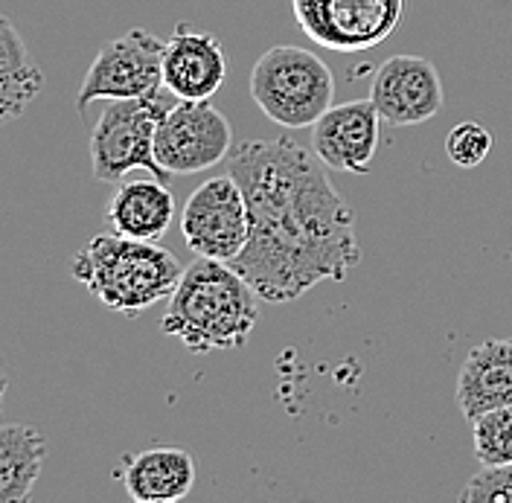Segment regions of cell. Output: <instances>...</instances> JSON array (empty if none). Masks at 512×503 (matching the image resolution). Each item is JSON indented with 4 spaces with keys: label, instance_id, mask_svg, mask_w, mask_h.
Segmentation results:
<instances>
[{
    "label": "cell",
    "instance_id": "cell-1",
    "mask_svg": "<svg viewBox=\"0 0 512 503\" xmlns=\"http://www.w3.org/2000/svg\"><path fill=\"white\" fill-rule=\"evenodd\" d=\"M227 172L248 198L251 236L230 268L265 303H291L315 285L344 283L361 262L355 213L315 152L291 137L245 140Z\"/></svg>",
    "mask_w": 512,
    "mask_h": 503
},
{
    "label": "cell",
    "instance_id": "cell-2",
    "mask_svg": "<svg viewBox=\"0 0 512 503\" xmlns=\"http://www.w3.org/2000/svg\"><path fill=\"white\" fill-rule=\"evenodd\" d=\"M259 294L230 262L198 256L169 297L160 329L190 352L239 349L259 320Z\"/></svg>",
    "mask_w": 512,
    "mask_h": 503
},
{
    "label": "cell",
    "instance_id": "cell-3",
    "mask_svg": "<svg viewBox=\"0 0 512 503\" xmlns=\"http://www.w3.org/2000/svg\"><path fill=\"white\" fill-rule=\"evenodd\" d=\"M70 274L111 312L137 317L172 297L184 277V265L158 242L102 233L73 256Z\"/></svg>",
    "mask_w": 512,
    "mask_h": 503
},
{
    "label": "cell",
    "instance_id": "cell-4",
    "mask_svg": "<svg viewBox=\"0 0 512 503\" xmlns=\"http://www.w3.org/2000/svg\"><path fill=\"white\" fill-rule=\"evenodd\" d=\"M256 108L280 128H312L332 108L335 79L329 64L306 47L280 44L265 50L251 70Z\"/></svg>",
    "mask_w": 512,
    "mask_h": 503
},
{
    "label": "cell",
    "instance_id": "cell-5",
    "mask_svg": "<svg viewBox=\"0 0 512 503\" xmlns=\"http://www.w3.org/2000/svg\"><path fill=\"white\" fill-rule=\"evenodd\" d=\"M169 108L160 91L137 99H108L91 131V169L99 184H123L134 169L169 181V172L155 158V137Z\"/></svg>",
    "mask_w": 512,
    "mask_h": 503
},
{
    "label": "cell",
    "instance_id": "cell-6",
    "mask_svg": "<svg viewBox=\"0 0 512 503\" xmlns=\"http://www.w3.org/2000/svg\"><path fill=\"white\" fill-rule=\"evenodd\" d=\"M303 35L332 53H364L402 27L408 0H291Z\"/></svg>",
    "mask_w": 512,
    "mask_h": 503
},
{
    "label": "cell",
    "instance_id": "cell-7",
    "mask_svg": "<svg viewBox=\"0 0 512 503\" xmlns=\"http://www.w3.org/2000/svg\"><path fill=\"white\" fill-rule=\"evenodd\" d=\"M163 50L166 41L146 30H128L111 38L88 67L76 108L88 111L99 99H137L163 88Z\"/></svg>",
    "mask_w": 512,
    "mask_h": 503
},
{
    "label": "cell",
    "instance_id": "cell-8",
    "mask_svg": "<svg viewBox=\"0 0 512 503\" xmlns=\"http://www.w3.org/2000/svg\"><path fill=\"white\" fill-rule=\"evenodd\" d=\"M181 233L195 256L233 262L245 251L251 236V213L245 192L230 172L204 181L187 198Z\"/></svg>",
    "mask_w": 512,
    "mask_h": 503
},
{
    "label": "cell",
    "instance_id": "cell-9",
    "mask_svg": "<svg viewBox=\"0 0 512 503\" xmlns=\"http://www.w3.org/2000/svg\"><path fill=\"white\" fill-rule=\"evenodd\" d=\"M233 128L210 99H181L155 137V158L169 175H195L230 155Z\"/></svg>",
    "mask_w": 512,
    "mask_h": 503
},
{
    "label": "cell",
    "instance_id": "cell-10",
    "mask_svg": "<svg viewBox=\"0 0 512 503\" xmlns=\"http://www.w3.org/2000/svg\"><path fill=\"white\" fill-rule=\"evenodd\" d=\"M370 99L384 123L419 126L443 111L446 91L440 70L422 56H393L379 67Z\"/></svg>",
    "mask_w": 512,
    "mask_h": 503
},
{
    "label": "cell",
    "instance_id": "cell-11",
    "mask_svg": "<svg viewBox=\"0 0 512 503\" xmlns=\"http://www.w3.org/2000/svg\"><path fill=\"white\" fill-rule=\"evenodd\" d=\"M379 120L373 99L335 105L312 126V152L332 172L370 175L379 152Z\"/></svg>",
    "mask_w": 512,
    "mask_h": 503
},
{
    "label": "cell",
    "instance_id": "cell-12",
    "mask_svg": "<svg viewBox=\"0 0 512 503\" xmlns=\"http://www.w3.org/2000/svg\"><path fill=\"white\" fill-rule=\"evenodd\" d=\"M227 59L222 41L210 32L178 27L163 50V88L178 99H210L222 91Z\"/></svg>",
    "mask_w": 512,
    "mask_h": 503
},
{
    "label": "cell",
    "instance_id": "cell-13",
    "mask_svg": "<svg viewBox=\"0 0 512 503\" xmlns=\"http://www.w3.org/2000/svg\"><path fill=\"white\" fill-rule=\"evenodd\" d=\"M120 480L137 503L184 501L195 486V460L190 451L172 445L146 448L123 457Z\"/></svg>",
    "mask_w": 512,
    "mask_h": 503
},
{
    "label": "cell",
    "instance_id": "cell-14",
    "mask_svg": "<svg viewBox=\"0 0 512 503\" xmlns=\"http://www.w3.org/2000/svg\"><path fill=\"white\" fill-rule=\"evenodd\" d=\"M457 405L466 422L495 408L512 405V338H489L478 344L457 376Z\"/></svg>",
    "mask_w": 512,
    "mask_h": 503
},
{
    "label": "cell",
    "instance_id": "cell-15",
    "mask_svg": "<svg viewBox=\"0 0 512 503\" xmlns=\"http://www.w3.org/2000/svg\"><path fill=\"white\" fill-rule=\"evenodd\" d=\"M105 216L111 230L120 236L158 242L175 219V195L166 187V181H158L155 175L140 181H123L111 195Z\"/></svg>",
    "mask_w": 512,
    "mask_h": 503
},
{
    "label": "cell",
    "instance_id": "cell-16",
    "mask_svg": "<svg viewBox=\"0 0 512 503\" xmlns=\"http://www.w3.org/2000/svg\"><path fill=\"white\" fill-rule=\"evenodd\" d=\"M44 88V73L30 56L21 32L0 15V123L18 120Z\"/></svg>",
    "mask_w": 512,
    "mask_h": 503
},
{
    "label": "cell",
    "instance_id": "cell-17",
    "mask_svg": "<svg viewBox=\"0 0 512 503\" xmlns=\"http://www.w3.org/2000/svg\"><path fill=\"white\" fill-rule=\"evenodd\" d=\"M47 460V440L32 425H0V503L30 501Z\"/></svg>",
    "mask_w": 512,
    "mask_h": 503
},
{
    "label": "cell",
    "instance_id": "cell-18",
    "mask_svg": "<svg viewBox=\"0 0 512 503\" xmlns=\"http://www.w3.org/2000/svg\"><path fill=\"white\" fill-rule=\"evenodd\" d=\"M469 425H472V445L480 466L512 463V405L486 410Z\"/></svg>",
    "mask_w": 512,
    "mask_h": 503
},
{
    "label": "cell",
    "instance_id": "cell-19",
    "mask_svg": "<svg viewBox=\"0 0 512 503\" xmlns=\"http://www.w3.org/2000/svg\"><path fill=\"white\" fill-rule=\"evenodd\" d=\"M492 146H495L492 131L486 126H480V123H472V120L457 123V126L448 131L446 137L448 160L454 166H460V169H475V166H480L483 160L489 158Z\"/></svg>",
    "mask_w": 512,
    "mask_h": 503
},
{
    "label": "cell",
    "instance_id": "cell-20",
    "mask_svg": "<svg viewBox=\"0 0 512 503\" xmlns=\"http://www.w3.org/2000/svg\"><path fill=\"white\" fill-rule=\"evenodd\" d=\"M463 503H512V463L483 466L460 492Z\"/></svg>",
    "mask_w": 512,
    "mask_h": 503
},
{
    "label": "cell",
    "instance_id": "cell-21",
    "mask_svg": "<svg viewBox=\"0 0 512 503\" xmlns=\"http://www.w3.org/2000/svg\"><path fill=\"white\" fill-rule=\"evenodd\" d=\"M6 387H9V378H6L3 367H0V410H3V399H6Z\"/></svg>",
    "mask_w": 512,
    "mask_h": 503
}]
</instances>
